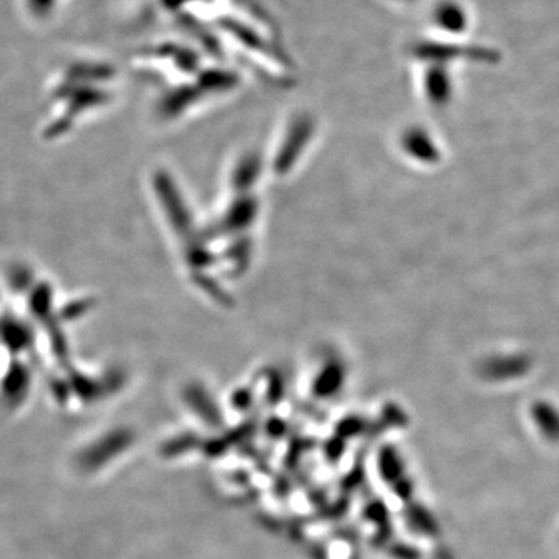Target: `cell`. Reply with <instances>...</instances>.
Returning <instances> with one entry per match:
<instances>
[{"label": "cell", "instance_id": "1", "mask_svg": "<svg viewBox=\"0 0 559 559\" xmlns=\"http://www.w3.org/2000/svg\"><path fill=\"white\" fill-rule=\"evenodd\" d=\"M432 24L443 32L462 33L465 31V14L455 3L443 2L433 10Z\"/></svg>", "mask_w": 559, "mask_h": 559}]
</instances>
